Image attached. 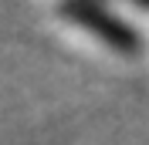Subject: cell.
Segmentation results:
<instances>
[{
  "mask_svg": "<svg viewBox=\"0 0 149 145\" xmlns=\"http://www.w3.org/2000/svg\"><path fill=\"white\" fill-rule=\"evenodd\" d=\"M68 17H78L85 24V30L92 27V34H98L102 41H109V44H115V47H132L136 44L129 30H122V24L105 20V10H95V7H88V10H68Z\"/></svg>",
  "mask_w": 149,
  "mask_h": 145,
  "instance_id": "6da1fadb",
  "label": "cell"
}]
</instances>
